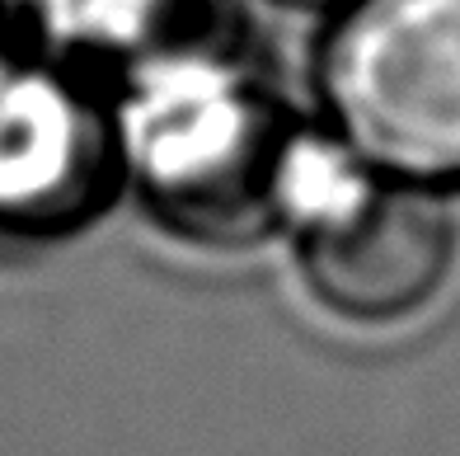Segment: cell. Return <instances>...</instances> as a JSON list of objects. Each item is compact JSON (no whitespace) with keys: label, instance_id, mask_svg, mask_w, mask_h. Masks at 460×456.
Listing matches in <instances>:
<instances>
[{"label":"cell","instance_id":"6da1fadb","mask_svg":"<svg viewBox=\"0 0 460 456\" xmlns=\"http://www.w3.org/2000/svg\"><path fill=\"white\" fill-rule=\"evenodd\" d=\"M113 122L122 170L151 212L217 250L291 221L315 151L240 38L132 71Z\"/></svg>","mask_w":460,"mask_h":456},{"label":"cell","instance_id":"8992f818","mask_svg":"<svg viewBox=\"0 0 460 456\" xmlns=\"http://www.w3.org/2000/svg\"><path fill=\"white\" fill-rule=\"evenodd\" d=\"M282 5H305V10H320V5H348V0H282Z\"/></svg>","mask_w":460,"mask_h":456},{"label":"cell","instance_id":"3957f363","mask_svg":"<svg viewBox=\"0 0 460 456\" xmlns=\"http://www.w3.org/2000/svg\"><path fill=\"white\" fill-rule=\"evenodd\" d=\"M301 282L333 320H423L460 273V212L442 189L310 151L296 193Z\"/></svg>","mask_w":460,"mask_h":456},{"label":"cell","instance_id":"277c9868","mask_svg":"<svg viewBox=\"0 0 460 456\" xmlns=\"http://www.w3.org/2000/svg\"><path fill=\"white\" fill-rule=\"evenodd\" d=\"M118 122L57 61L0 52V240H52L90 221L118 174Z\"/></svg>","mask_w":460,"mask_h":456},{"label":"cell","instance_id":"7a4b0ae2","mask_svg":"<svg viewBox=\"0 0 460 456\" xmlns=\"http://www.w3.org/2000/svg\"><path fill=\"white\" fill-rule=\"evenodd\" d=\"M320 94L367 170L460 189V0H348Z\"/></svg>","mask_w":460,"mask_h":456},{"label":"cell","instance_id":"52a82bcc","mask_svg":"<svg viewBox=\"0 0 460 456\" xmlns=\"http://www.w3.org/2000/svg\"><path fill=\"white\" fill-rule=\"evenodd\" d=\"M10 5L14 0H0V33H5V24H10Z\"/></svg>","mask_w":460,"mask_h":456},{"label":"cell","instance_id":"5b68a950","mask_svg":"<svg viewBox=\"0 0 460 456\" xmlns=\"http://www.w3.org/2000/svg\"><path fill=\"white\" fill-rule=\"evenodd\" d=\"M57 43L109 61L128 80L164 57L235 43L230 0H24Z\"/></svg>","mask_w":460,"mask_h":456}]
</instances>
